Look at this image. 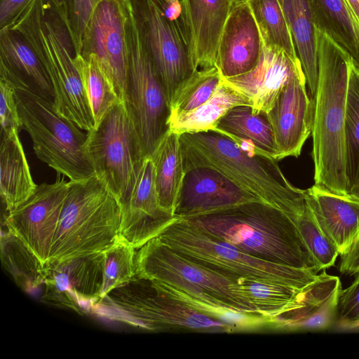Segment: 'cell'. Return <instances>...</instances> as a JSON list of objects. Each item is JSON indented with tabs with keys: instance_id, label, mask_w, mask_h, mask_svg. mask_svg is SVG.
<instances>
[{
	"instance_id": "6da1fadb",
	"label": "cell",
	"mask_w": 359,
	"mask_h": 359,
	"mask_svg": "<svg viewBox=\"0 0 359 359\" xmlns=\"http://www.w3.org/2000/svg\"><path fill=\"white\" fill-rule=\"evenodd\" d=\"M184 172L207 167L222 173L293 221L308 207L305 189L285 178L277 160L214 130L180 135Z\"/></svg>"
},
{
	"instance_id": "7a4b0ae2",
	"label": "cell",
	"mask_w": 359,
	"mask_h": 359,
	"mask_svg": "<svg viewBox=\"0 0 359 359\" xmlns=\"http://www.w3.org/2000/svg\"><path fill=\"white\" fill-rule=\"evenodd\" d=\"M6 27L32 48L51 83L56 111L87 132L95 128L90 104L74 62L68 27L53 0H30Z\"/></svg>"
},
{
	"instance_id": "3957f363",
	"label": "cell",
	"mask_w": 359,
	"mask_h": 359,
	"mask_svg": "<svg viewBox=\"0 0 359 359\" xmlns=\"http://www.w3.org/2000/svg\"><path fill=\"white\" fill-rule=\"evenodd\" d=\"M318 79L312 128L314 182L330 192L348 196L344 123L352 57L316 28Z\"/></svg>"
},
{
	"instance_id": "277c9868",
	"label": "cell",
	"mask_w": 359,
	"mask_h": 359,
	"mask_svg": "<svg viewBox=\"0 0 359 359\" xmlns=\"http://www.w3.org/2000/svg\"><path fill=\"white\" fill-rule=\"evenodd\" d=\"M184 219L257 259L320 271L290 217L265 202H248Z\"/></svg>"
},
{
	"instance_id": "5b68a950",
	"label": "cell",
	"mask_w": 359,
	"mask_h": 359,
	"mask_svg": "<svg viewBox=\"0 0 359 359\" xmlns=\"http://www.w3.org/2000/svg\"><path fill=\"white\" fill-rule=\"evenodd\" d=\"M121 216L117 200L95 175L70 180L46 264L102 252L119 236Z\"/></svg>"
},
{
	"instance_id": "8992f818",
	"label": "cell",
	"mask_w": 359,
	"mask_h": 359,
	"mask_svg": "<svg viewBox=\"0 0 359 359\" xmlns=\"http://www.w3.org/2000/svg\"><path fill=\"white\" fill-rule=\"evenodd\" d=\"M158 237L181 256L235 281L248 278L304 289L318 276L310 270L254 257L184 219L175 218Z\"/></svg>"
},
{
	"instance_id": "52a82bcc",
	"label": "cell",
	"mask_w": 359,
	"mask_h": 359,
	"mask_svg": "<svg viewBox=\"0 0 359 359\" xmlns=\"http://www.w3.org/2000/svg\"><path fill=\"white\" fill-rule=\"evenodd\" d=\"M0 77L15 88L22 129L29 133L37 158L71 181L95 175L86 152L87 133L60 115L53 100L36 93L15 77Z\"/></svg>"
},
{
	"instance_id": "ba28073f",
	"label": "cell",
	"mask_w": 359,
	"mask_h": 359,
	"mask_svg": "<svg viewBox=\"0 0 359 359\" xmlns=\"http://www.w3.org/2000/svg\"><path fill=\"white\" fill-rule=\"evenodd\" d=\"M97 303L114 319L147 330L235 332L230 325L165 296L149 279L134 276Z\"/></svg>"
},
{
	"instance_id": "9c48e42d",
	"label": "cell",
	"mask_w": 359,
	"mask_h": 359,
	"mask_svg": "<svg viewBox=\"0 0 359 359\" xmlns=\"http://www.w3.org/2000/svg\"><path fill=\"white\" fill-rule=\"evenodd\" d=\"M135 264L136 277L160 281L189 296L232 310L259 313L239 291L238 280L191 262L172 250L158 236L138 249Z\"/></svg>"
},
{
	"instance_id": "30bf717a",
	"label": "cell",
	"mask_w": 359,
	"mask_h": 359,
	"mask_svg": "<svg viewBox=\"0 0 359 359\" xmlns=\"http://www.w3.org/2000/svg\"><path fill=\"white\" fill-rule=\"evenodd\" d=\"M86 152L95 175L121 207L144 158L124 100L116 104L97 126L87 132Z\"/></svg>"
},
{
	"instance_id": "8fae6325",
	"label": "cell",
	"mask_w": 359,
	"mask_h": 359,
	"mask_svg": "<svg viewBox=\"0 0 359 359\" xmlns=\"http://www.w3.org/2000/svg\"><path fill=\"white\" fill-rule=\"evenodd\" d=\"M128 13L129 65L125 102L144 156H149L169 130L170 109L137 20Z\"/></svg>"
},
{
	"instance_id": "7c38bea8",
	"label": "cell",
	"mask_w": 359,
	"mask_h": 359,
	"mask_svg": "<svg viewBox=\"0 0 359 359\" xmlns=\"http://www.w3.org/2000/svg\"><path fill=\"white\" fill-rule=\"evenodd\" d=\"M135 13L169 105L196 71L182 26L165 13L163 0H133Z\"/></svg>"
},
{
	"instance_id": "4fadbf2b",
	"label": "cell",
	"mask_w": 359,
	"mask_h": 359,
	"mask_svg": "<svg viewBox=\"0 0 359 359\" xmlns=\"http://www.w3.org/2000/svg\"><path fill=\"white\" fill-rule=\"evenodd\" d=\"M128 13L116 0H100L86 32L80 55H93L126 99L129 65Z\"/></svg>"
},
{
	"instance_id": "5bb4252c",
	"label": "cell",
	"mask_w": 359,
	"mask_h": 359,
	"mask_svg": "<svg viewBox=\"0 0 359 359\" xmlns=\"http://www.w3.org/2000/svg\"><path fill=\"white\" fill-rule=\"evenodd\" d=\"M68 189L69 182L64 179L41 183L26 201L8 212L5 220L8 231L20 238L43 266L48 260Z\"/></svg>"
},
{
	"instance_id": "9a60e30c",
	"label": "cell",
	"mask_w": 359,
	"mask_h": 359,
	"mask_svg": "<svg viewBox=\"0 0 359 359\" xmlns=\"http://www.w3.org/2000/svg\"><path fill=\"white\" fill-rule=\"evenodd\" d=\"M45 301L79 313L102 298V252L43 265Z\"/></svg>"
},
{
	"instance_id": "2e32d148",
	"label": "cell",
	"mask_w": 359,
	"mask_h": 359,
	"mask_svg": "<svg viewBox=\"0 0 359 359\" xmlns=\"http://www.w3.org/2000/svg\"><path fill=\"white\" fill-rule=\"evenodd\" d=\"M119 234L137 250L159 234L175 219L158 201L153 161L145 156L133 186L121 205Z\"/></svg>"
},
{
	"instance_id": "e0dca14e",
	"label": "cell",
	"mask_w": 359,
	"mask_h": 359,
	"mask_svg": "<svg viewBox=\"0 0 359 359\" xmlns=\"http://www.w3.org/2000/svg\"><path fill=\"white\" fill-rule=\"evenodd\" d=\"M303 71L295 74L266 114L273 130L279 161L298 157L312 133L314 101L309 97Z\"/></svg>"
},
{
	"instance_id": "ac0fdd59",
	"label": "cell",
	"mask_w": 359,
	"mask_h": 359,
	"mask_svg": "<svg viewBox=\"0 0 359 359\" xmlns=\"http://www.w3.org/2000/svg\"><path fill=\"white\" fill-rule=\"evenodd\" d=\"M251 201H262L219 171L197 167L185 172L173 214L184 219Z\"/></svg>"
},
{
	"instance_id": "d6986e66",
	"label": "cell",
	"mask_w": 359,
	"mask_h": 359,
	"mask_svg": "<svg viewBox=\"0 0 359 359\" xmlns=\"http://www.w3.org/2000/svg\"><path fill=\"white\" fill-rule=\"evenodd\" d=\"M263 41L247 0H237L219 42L215 66L224 79L252 71L258 64Z\"/></svg>"
},
{
	"instance_id": "ffe728a7",
	"label": "cell",
	"mask_w": 359,
	"mask_h": 359,
	"mask_svg": "<svg viewBox=\"0 0 359 359\" xmlns=\"http://www.w3.org/2000/svg\"><path fill=\"white\" fill-rule=\"evenodd\" d=\"M237 0H182L184 27L194 68L215 66L217 50Z\"/></svg>"
},
{
	"instance_id": "44dd1931",
	"label": "cell",
	"mask_w": 359,
	"mask_h": 359,
	"mask_svg": "<svg viewBox=\"0 0 359 359\" xmlns=\"http://www.w3.org/2000/svg\"><path fill=\"white\" fill-rule=\"evenodd\" d=\"M302 71L299 60L292 59L284 51L263 44L259 61L252 71L224 79L248 98L253 113L266 114L282 88Z\"/></svg>"
},
{
	"instance_id": "7402d4cb",
	"label": "cell",
	"mask_w": 359,
	"mask_h": 359,
	"mask_svg": "<svg viewBox=\"0 0 359 359\" xmlns=\"http://www.w3.org/2000/svg\"><path fill=\"white\" fill-rule=\"evenodd\" d=\"M341 289L339 277L323 271L304 292V305L270 318L269 329L284 331H318L329 328L337 313Z\"/></svg>"
},
{
	"instance_id": "603a6c76",
	"label": "cell",
	"mask_w": 359,
	"mask_h": 359,
	"mask_svg": "<svg viewBox=\"0 0 359 359\" xmlns=\"http://www.w3.org/2000/svg\"><path fill=\"white\" fill-rule=\"evenodd\" d=\"M305 194L323 234L339 255L344 254L359 236V201L316 184L305 189Z\"/></svg>"
},
{
	"instance_id": "cb8c5ba5",
	"label": "cell",
	"mask_w": 359,
	"mask_h": 359,
	"mask_svg": "<svg viewBox=\"0 0 359 359\" xmlns=\"http://www.w3.org/2000/svg\"><path fill=\"white\" fill-rule=\"evenodd\" d=\"M0 71L53 102L51 83L36 53L20 35L7 27L0 29Z\"/></svg>"
},
{
	"instance_id": "d4e9b609",
	"label": "cell",
	"mask_w": 359,
	"mask_h": 359,
	"mask_svg": "<svg viewBox=\"0 0 359 359\" xmlns=\"http://www.w3.org/2000/svg\"><path fill=\"white\" fill-rule=\"evenodd\" d=\"M18 133L1 132L0 194L8 212L26 201L37 186L31 175Z\"/></svg>"
},
{
	"instance_id": "484cf974",
	"label": "cell",
	"mask_w": 359,
	"mask_h": 359,
	"mask_svg": "<svg viewBox=\"0 0 359 359\" xmlns=\"http://www.w3.org/2000/svg\"><path fill=\"white\" fill-rule=\"evenodd\" d=\"M214 130L238 144L279 161L273 130L266 114H255L249 104L230 109L217 122Z\"/></svg>"
},
{
	"instance_id": "4316f807",
	"label": "cell",
	"mask_w": 359,
	"mask_h": 359,
	"mask_svg": "<svg viewBox=\"0 0 359 359\" xmlns=\"http://www.w3.org/2000/svg\"><path fill=\"white\" fill-rule=\"evenodd\" d=\"M311 98L316 96L318 61L316 24L310 0H280Z\"/></svg>"
},
{
	"instance_id": "83f0119b",
	"label": "cell",
	"mask_w": 359,
	"mask_h": 359,
	"mask_svg": "<svg viewBox=\"0 0 359 359\" xmlns=\"http://www.w3.org/2000/svg\"><path fill=\"white\" fill-rule=\"evenodd\" d=\"M149 156L154 163L159 204L173 214L185 173L180 135L168 130Z\"/></svg>"
},
{
	"instance_id": "f1b7e54d",
	"label": "cell",
	"mask_w": 359,
	"mask_h": 359,
	"mask_svg": "<svg viewBox=\"0 0 359 359\" xmlns=\"http://www.w3.org/2000/svg\"><path fill=\"white\" fill-rule=\"evenodd\" d=\"M241 104L251 105V102L223 78L215 93L203 104L188 112L170 115L169 130L182 135L214 130L230 109Z\"/></svg>"
},
{
	"instance_id": "f546056e",
	"label": "cell",
	"mask_w": 359,
	"mask_h": 359,
	"mask_svg": "<svg viewBox=\"0 0 359 359\" xmlns=\"http://www.w3.org/2000/svg\"><path fill=\"white\" fill-rule=\"evenodd\" d=\"M316 27L351 56L359 68V23L346 0H310Z\"/></svg>"
},
{
	"instance_id": "4dcf8cb0",
	"label": "cell",
	"mask_w": 359,
	"mask_h": 359,
	"mask_svg": "<svg viewBox=\"0 0 359 359\" xmlns=\"http://www.w3.org/2000/svg\"><path fill=\"white\" fill-rule=\"evenodd\" d=\"M238 287L257 312L269 318L299 308L304 304L303 297L306 287L298 289L248 278L238 280Z\"/></svg>"
},
{
	"instance_id": "1f68e13d",
	"label": "cell",
	"mask_w": 359,
	"mask_h": 359,
	"mask_svg": "<svg viewBox=\"0 0 359 359\" xmlns=\"http://www.w3.org/2000/svg\"><path fill=\"white\" fill-rule=\"evenodd\" d=\"M74 62L91 108L95 127L121 100L112 82L93 55H75Z\"/></svg>"
},
{
	"instance_id": "d6a6232c",
	"label": "cell",
	"mask_w": 359,
	"mask_h": 359,
	"mask_svg": "<svg viewBox=\"0 0 359 359\" xmlns=\"http://www.w3.org/2000/svg\"><path fill=\"white\" fill-rule=\"evenodd\" d=\"M259 29L263 44L299 60L280 0H247Z\"/></svg>"
},
{
	"instance_id": "836d02e7",
	"label": "cell",
	"mask_w": 359,
	"mask_h": 359,
	"mask_svg": "<svg viewBox=\"0 0 359 359\" xmlns=\"http://www.w3.org/2000/svg\"><path fill=\"white\" fill-rule=\"evenodd\" d=\"M1 243L2 264L20 287L31 290L43 284V264L20 238L8 231Z\"/></svg>"
},
{
	"instance_id": "e575fe53",
	"label": "cell",
	"mask_w": 359,
	"mask_h": 359,
	"mask_svg": "<svg viewBox=\"0 0 359 359\" xmlns=\"http://www.w3.org/2000/svg\"><path fill=\"white\" fill-rule=\"evenodd\" d=\"M347 193L359 176V68L349 66L344 123Z\"/></svg>"
},
{
	"instance_id": "d590c367",
	"label": "cell",
	"mask_w": 359,
	"mask_h": 359,
	"mask_svg": "<svg viewBox=\"0 0 359 359\" xmlns=\"http://www.w3.org/2000/svg\"><path fill=\"white\" fill-rule=\"evenodd\" d=\"M222 79L216 66L196 70L175 95L170 104V115L188 112L203 104L215 93Z\"/></svg>"
},
{
	"instance_id": "8d00e7d4",
	"label": "cell",
	"mask_w": 359,
	"mask_h": 359,
	"mask_svg": "<svg viewBox=\"0 0 359 359\" xmlns=\"http://www.w3.org/2000/svg\"><path fill=\"white\" fill-rule=\"evenodd\" d=\"M135 248L119 236L102 250L103 287L102 298L113 289L127 283L135 275Z\"/></svg>"
},
{
	"instance_id": "74e56055",
	"label": "cell",
	"mask_w": 359,
	"mask_h": 359,
	"mask_svg": "<svg viewBox=\"0 0 359 359\" xmlns=\"http://www.w3.org/2000/svg\"><path fill=\"white\" fill-rule=\"evenodd\" d=\"M53 1L68 27L74 43L75 55H80L86 32L100 0Z\"/></svg>"
},
{
	"instance_id": "f35d334b",
	"label": "cell",
	"mask_w": 359,
	"mask_h": 359,
	"mask_svg": "<svg viewBox=\"0 0 359 359\" xmlns=\"http://www.w3.org/2000/svg\"><path fill=\"white\" fill-rule=\"evenodd\" d=\"M0 119L1 132L22 129L14 87L5 79L0 77Z\"/></svg>"
},
{
	"instance_id": "ab89813d",
	"label": "cell",
	"mask_w": 359,
	"mask_h": 359,
	"mask_svg": "<svg viewBox=\"0 0 359 359\" xmlns=\"http://www.w3.org/2000/svg\"><path fill=\"white\" fill-rule=\"evenodd\" d=\"M355 274L352 284L339 293L337 316L343 329L359 322V271Z\"/></svg>"
},
{
	"instance_id": "60d3db41",
	"label": "cell",
	"mask_w": 359,
	"mask_h": 359,
	"mask_svg": "<svg viewBox=\"0 0 359 359\" xmlns=\"http://www.w3.org/2000/svg\"><path fill=\"white\" fill-rule=\"evenodd\" d=\"M340 256L339 271L344 274H355L359 271V236L353 245Z\"/></svg>"
},
{
	"instance_id": "b9f144b4",
	"label": "cell",
	"mask_w": 359,
	"mask_h": 359,
	"mask_svg": "<svg viewBox=\"0 0 359 359\" xmlns=\"http://www.w3.org/2000/svg\"><path fill=\"white\" fill-rule=\"evenodd\" d=\"M29 0H1L0 29L7 25Z\"/></svg>"
},
{
	"instance_id": "7bdbcfd3",
	"label": "cell",
	"mask_w": 359,
	"mask_h": 359,
	"mask_svg": "<svg viewBox=\"0 0 359 359\" xmlns=\"http://www.w3.org/2000/svg\"><path fill=\"white\" fill-rule=\"evenodd\" d=\"M348 196L353 199L359 201V176L348 192Z\"/></svg>"
},
{
	"instance_id": "ee69618b",
	"label": "cell",
	"mask_w": 359,
	"mask_h": 359,
	"mask_svg": "<svg viewBox=\"0 0 359 359\" xmlns=\"http://www.w3.org/2000/svg\"><path fill=\"white\" fill-rule=\"evenodd\" d=\"M118 1L128 12L134 11L133 0H116Z\"/></svg>"
},
{
	"instance_id": "f6af8a7d",
	"label": "cell",
	"mask_w": 359,
	"mask_h": 359,
	"mask_svg": "<svg viewBox=\"0 0 359 359\" xmlns=\"http://www.w3.org/2000/svg\"><path fill=\"white\" fill-rule=\"evenodd\" d=\"M344 330H359V322L347 326Z\"/></svg>"
},
{
	"instance_id": "bcb514c9",
	"label": "cell",
	"mask_w": 359,
	"mask_h": 359,
	"mask_svg": "<svg viewBox=\"0 0 359 359\" xmlns=\"http://www.w3.org/2000/svg\"><path fill=\"white\" fill-rule=\"evenodd\" d=\"M163 1H168V0H163ZM180 1H181L182 5V0H180Z\"/></svg>"
}]
</instances>
